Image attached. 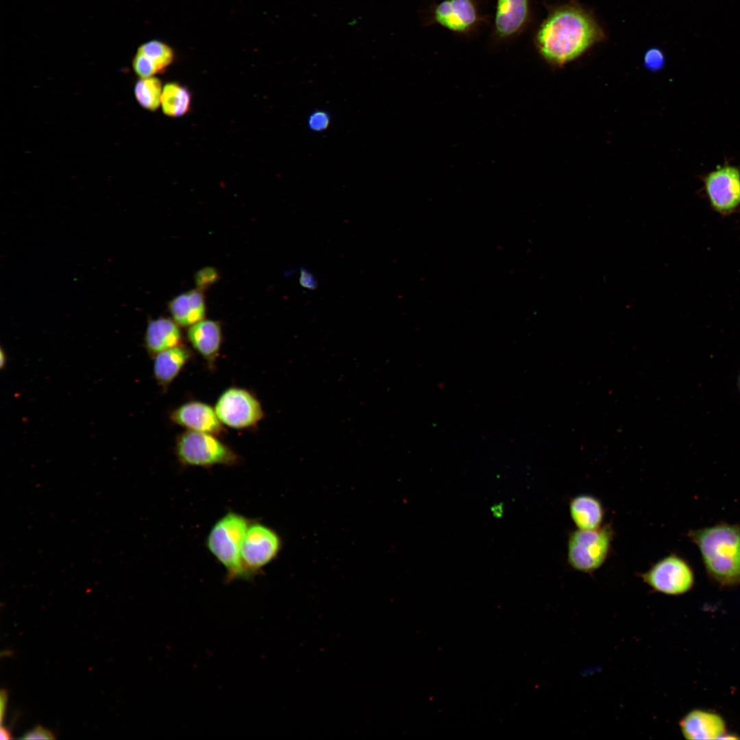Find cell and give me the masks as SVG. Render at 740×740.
<instances>
[{
    "instance_id": "7c38bea8",
    "label": "cell",
    "mask_w": 740,
    "mask_h": 740,
    "mask_svg": "<svg viewBox=\"0 0 740 740\" xmlns=\"http://www.w3.org/2000/svg\"><path fill=\"white\" fill-rule=\"evenodd\" d=\"M530 13V0H496L493 32L496 38L506 40L519 34L526 27Z\"/></svg>"
},
{
    "instance_id": "52a82bcc",
    "label": "cell",
    "mask_w": 740,
    "mask_h": 740,
    "mask_svg": "<svg viewBox=\"0 0 740 740\" xmlns=\"http://www.w3.org/2000/svg\"><path fill=\"white\" fill-rule=\"evenodd\" d=\"M214 410L223 425L234 429L255 427L264 417L258 399L249 391L238 387L225 390L217 399Z\"/></svg>"
},
{
    "instance_id": "30bf717a",
    "label": "cell",
    "mask_w": 740,
    "mask_h": 740,
    "mask_svg": "<svg viewBox=\"0 0 740 740\" xmlns=\"http://www.w3.org/2000/svg\"><path fill=\"white\" fill-rule=\"evenodd\" d=\"M705 188L713 208L722 214L732 212L740 204V173L726 166L711 173Z\"/></svg>"
},
{
    "instance_id": "f1b7e54d",
    "label": "cell",
    "mask_w": 740,
    "mask_h": 740,
    "mask_svg": "<svg viewBox=\"0 0 740 740\" xmlns=\"http://www.w3.org/2000/svg\"><path fill=\"white\" fill-rule=\"evenodd\" d=\"M493 515L495 517H500L503 513V508L502 505H497L493 507L492 510Z\"/></svg>"
},
{
    "instance_id": "6da1fadb",
    "label": "cell",
    "mask_w": 740,
    "mask_h": 740,
    "mask_svg": "<svg viewBox=\"0 0 740 740\" xmlns=\"http://www.w3.org/2000/svg\"><path fill=\"white\" fill-rule=\"evenodd\" d=\"M603 38L602 28L590 13L578 5H566L550 12L534 41L545 60L563 66Z\"/></svg>"
},
{
    "instance_id": "ac0fdd59",
    "label": "cell",
    "mask_w": 740,
    "mask_h": 740,
    "mask_svg": "<svg viewBox=\"0 0 740 740\" xmlns=\"http://www.w3.org/2000/svg\"><path fill=\"white\" fill-rule=\"evenodd\" d=\"M571 517L580 530H595L600 528L604 509L600 500L589 495H580L569 503Z\"/></svg>"
},
{
    "instance_id": "484cf974",
    "label": "cell",
    "mask_w": 740,
    "mask_h": 740,
    "mask_svg": "<svg viewBox=\"0 0 740 740\" xmlns=\"http://www.w3.org/2000/svg\"><path fill=\"white\" fill-rule=\"evenodd\" d=\"M299 281L301 285L307 288L313 289L316 287V281L313 276L305 270L301 271Z\"/></svg>"
},
{
    "instance_id": "4316f807",
    "label": "cell",
    "mask_w": 740,
    "mask_h": 740,
    "mask_svg": "<svg viewBox=\"0 0 740 740\" xmlns=\"http://www.w3.org/2000/svg\"><path fill=\"white\" fill-rule=\"evenodd\" d=\"M7 699H8L7 692L5 690H2L1 691V699H0V701H1V702H0V707H1L0 708V713H1V724L3 722V715H4V713H5V705H6V702H7Z\"/></svg>"
},
{
    "instance_id": "9a60e30c",
    "label": "cell",
    "mask_w": 740,
    "mask_h": 740,
    "mask_svg": "<svg viewBox=\"0 0 740 740\" xmlns=\"http://www.w3.org/2000/svg\"><path fill=\"white\" fill-rule=\"evenodd\" d=\"M145 345L153 356L162 351L183 345L180 325L166 317H159L149 322L145 335Z\"/></svg>"
},
{
    "instance_id": "4fadbf2b",
    "label": "cell",
    "mask_w": 740,
    "mask_h": 740,
    "mask_svg": "<svg viewBox=\"0 0 740 740\" xmlns=\"http://www.w3.org/2000/svg\"><path fill=\"white\" fill-rule=\"evenodd\" d=\"M682 734L687 739H720L726 733L723 718L717 713L695 709L680 722Z\"/></svg>"
},
{
    "instance_id": "7a4b0ae2",
    "label": "cell",
    "mask_w": 740,
    "mask_h": 740,
    "mask_svg": "<svg viewBox=\"0 0 740 740\" xmlns=\"http://www.w3.org/2000/svg\"><path fill=\"white\" fill-rule=\"evenodd\" d=\"M709 578L721 587L740 585V526L721 522L690 530Z\"/></svg>"
},
{
    "instance_id": "d6986e66",
    "label": "cell",
    "mask_w": 740,
    "mask_h": 740,
    "mask_svg": "<svg viewBox=\"0 0 740 740\" xmlns=\"http://www.w3.org/2000/svg\"><path fill=\"white\" fill-rule=\"evenodd\" d=\"M190 93L186 88L175 82L164 86L160 106L165 115L171 117L184 115L190 108Z\"/></svg>"
},
{
    "instance_id": "cb8c5ba5",
    "label": "cell",
    "mask_w": 740,
    "mask_h": 740,
    "mask_svg": "<svg viewBox=\"0 0 740 740\" xmlns=\"http://www.w3.org/2000/svg\"><path fill=\"white\" fill-rule=\"evenodd\" d=\"M664 56L658 49H652L647 51L645 58V65L651 70H658L664 64Z\"/></svg>"
},
{
    "instance_id": "8992f818",
    "label": "cell",
    "mask_w": 740,
    "mask_h": 740,
    "mask_svg": "<svg viewBox=\"0 0 740 740\" xmlns=\"http://www.w3.org/2000/svg\"><path fill=\"white\" fill-rule=\"evenodd\" d=\"M282 547V539L275 530L258 521H252L241 546L242 563L251 580L276 558Z\"/></svg>"
},
{
    "instance_id": "8fae6325",
    "label": "cell",
    "mask_w": 740,
    "mask_h": 740,
    "mask_svg": "<svg viewBox=\"0 0 740 740\" xmlns=\"http://www.w3.org/2000/svg\"><path fill=\"white\" fill-rule=\"evenodd\" d=\"M171 420L188 430L201 432L219 436L223 431L214 408L198 401L186 402L170 414Z\"/></svg>"
},
{
    "instance_id": "603a6c76",
    "label": "cell",
    "mask_w": 740,
    "mask_h": 740,
    "mask_svg": "<svg viewBox=\"0 0 740 740\" xmlns=\"http://www.w3.org/2000/svg\"><path fill=\"white\" fill-rule=\"evenodd\" d=\"M330 123V116L328 112L322 110L313 111L308 118V126L313 132H323L325 130Z\"/></svg>"
},
{
    "instance_id": "d4e9b609",
    "label": "cell",
    "mask_w": 740,
    "mask_h": 740,
    "mask_svg": "<svg viewBox=\"0 0 740 740\" xmlns=\"http://www.w3.org/2000/svg\"><path fill=\"white\" fill-rule=\"evenodd\" d=\"M54 738L53 734L50 730L39 725L21 737L22 739H53Z\"/></svg>"
},
{
    "instance_id": "ba28073f",
    "label": "cell",
    "mask_w": 740,
    "mask_h": 740,
    "mask_svg": "<svg viewBox=\"0 0 740 740\" xmlns=\"http://www.w3.org/2000/svg\"><path fill=\"white\" fill-rule=\"evenodd\" d=\"M643 580L654 591L670 595L684 594L694 584V572L682 557L671 554L641 574Z\"/></svg>"
},
{
    "instance_id": "3957f363",
    "label": "cell",
    "mask_w": 740,
    "mask_h": 740,
    "mask_svg": "<svg viewBox=\"0 0 740 740\" xmlns=\"http://www.w3.org/2000/svg\"><path fill=\"white\" fill-rule=\"evenodd\" d=\"M252 521L242 514L229 510L214 523L206 537L208 550L226 571V583L236 580H251L242 563L241 546Z\"/></svg>"
},
{
    "instance_id": "5bb4252c",
    "label": "cell",
    "mask_w": 740,
    "mask_h": 740,
    "mask_svg": "<svg viewBox=\"0 0 740 740\" xmlns=\"http://www.w3.org/2000/svg\"><path fill=\"white\" fill-rule=\"evenodd\" d=\"M187 338L193 347L213 367L222 343L221 324L213 320L203 319L188 327Z\"/></svg>"
},
{
    "instance_id": "9c48e42d",
    "label": "cell",
    "mask_w": 740,
    "mask_h": 740,
    "mask_svg": "<svg viewBox=\"0 0 740 740\" xmlns=\"http://www.w3.org/2000/svg\"><path fill=\"white\" fill-rule=\"evenodd\" d=\"M430 19L459 34L471 32L483 21L476 0H443L432 8Z\"/></svg>"
},
{
    "instance_id": "ffe728a7",
    "label": "cell",
    "mask_w": 740,
    "mask_h": 740,
    "mask_svg": "<svg viewBox=\"0 0 740 740\" xmlns=\"http://www.w3.org/2000/svg\"><path fill=\"white\" fill-rule=\"evenodd\" d=\"M162 90V82L156 76L140 78L134 86V95L143 108L154 111L160 106Z\"/></svg>"
},
{
    "instance_id": "44dd1931",
    "label": "cell",
    "mask_w": 740,
    "mask_h": 740,
    "mask_svg": "<svg viewBox=\"0 0 740 740\" xmlns=\"http://www.w3.org/2000/svg\"><path fill=\"white\" fill-rule=\"evenodd\" d=\"M137 52L145 56L158 73L164 71L174 60V51L171 47L159 40H151L141 45Z\"/></svg>"
},
{
    "instance_id": "f546056e",
    "label": "cell",
    "mask_w": 740,
    "mask_h": 740,
    "mask_svg": "<svg viewBox=\"0 0 740 740\" xmlns=\"http://www.w3.org/2000/svg\"><path fill=\"white\" fill-rule=\"evenodd\" d=\"M737 388L739 389V391L740 393V372H739V373L738 375V377H737Z\"/></svg>"
},
{
    "instance_id": "5b68a950",
    "label": "cell",
    "mask_w": 740,
    "mask_h": 740,
    "mask_svg": "<svg viewBox=\"0 0 740 740\" xmlns=\"http://www.w3.org/2000/svg\"><path fill=\"white\" fill-rule=\"evenodd\" d=\"M612 536L613 532L608 526L572 532L567 545V560L570 566L585 573L598 569L608 556Z\"/></svg>"
},
{
    "instance_id": "4dcf8cb0",
    "label": "cell",
    "mask_w": 740,
    "mask_h": 740,
    "mask_svg": "<svg viewBox=\"0 0 740 740\" xmlns=\"http://www.w3.org/2000/svg\"><path fill=\"white\" fill-rule=\"evenodd\" d=\"M3 359H4V355H3V354L2 351H1V366H3V364L4 362Z\"/></svg>"
},
{
    "instance_id": "2e32d148",
    "label": "cell",
    "mask_w": 740,
    "mask_h": 740,
    "mask_svg": "<svg viewBox=\"0 0 740 740\" xmlns=\"http://www.w3.org/2000/svg\"><path fill=\"white\" fill-rule=\"evenodd\" d=\"M173 319L182 327H190L204 319L206 308L203 291L197 288L182 293L169 303Z\"/></svg>"
},
{
    "instance_id": "83f0119b",
    "label": "cell",
    "mask_w": 740,
    "mask_h": 740,
    "mask_svg": "<svg viewBox=\"0 0 740 740\" xmlns=\"http://www.w3.org/2000/svg\"><path fill=\"white\" fill-rule=\"evenodd\" d=\"M0 733H1V740L12 739V737L11 736L10 731L9 730H8L5 727H3V726H1V732Z\"/></svg>"
},
{
    "instance_id": "7402d4cb",
    "label": "cell",
    "mask_w": 740,
    "mask_h": 740,
    "mask_svg": "<svg viewBox=\"0 0 740 740\" xmlns=\"http://www.w3.org/2000/svg\"><path fill=\"white\" fill-rule=\"evenodd\" d=\"M219 278V273L214 268L206 267L196 273L195 281L197 288L203 291L214 284Z\"/></svg>"
},
{
    "instance_id": "e0dca14e",
    "label": "cell",
    "mask_w": 740,
    "mask_h": 740,
    "mask_svg": "<svg viewBox=\"0 0 740 740\" xmlns=\"http://www.w3.org/2000/svg\"><path fill=\"white\" fill-rule=\"evenodd\" d=\"M191 356L190 349L184 345L162 351L155 355L153 374L158 383L164 388H166L178 375Z\"/></svg>"
},
{
    "instance_id": "277c9868",
    "label": "cell",
    "mask_w": 740,
    "mask_h": 740,
    "mask_svg": "<svg viewBox=\"0 0 740 740\" xmlns=\"http://www.w3.org/2000/svg\"><path fill=\"white\" fill-rule=\"evenodd\" d=\"M216 435L186 430L176 439L175 455L184 467L210 468L215 465L234 466L241 457Z\"/></svg>"
}]
</instances>
